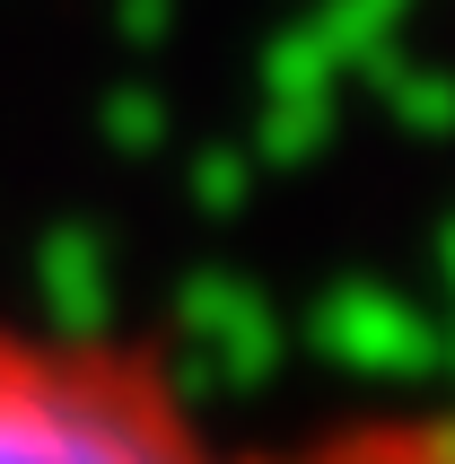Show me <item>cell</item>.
Listing matches in <instances>:
<instances>
[{
	"label": "cell",
	"mask_w": 455,
	"mask_h": 464,
	"mask_svg": "<svg viewBox=\"0 0 455 464\" xmlns=\"http://www.w3.org/2000/svg\"><path fill=\"white\" fill-rule=\"evenodd\" d=\"M0 464H228L150 351L0 324Z\"/></svg>",
	"instance_id": "6da1fadb"
},
{
	"label": "cell",
	"mask_w": 455,
	"mask_h": 464,
	"mask_svg": "<svg viewBox=\"0 0 455 464\" xmlns=\"http://www.w3.org/2000/svg\"><path fill=\"white\" fill-rule=\"evenodd\" d=\"M289 464H455V412H421V420H359L333 430Z\"/></svg>",
	"instance_id": "7a4b0ae2"
}]
</instances>
